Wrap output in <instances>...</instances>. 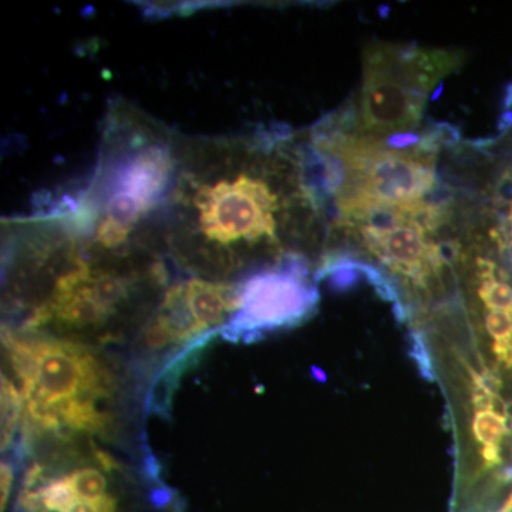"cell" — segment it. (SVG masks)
I'll return each mask as SVG.
<instances>
[{"label":"cell","mask_w":512,"mask_h":512,"mask_svg":"<svg viewBox=\"0 0 512 512\" xmlns=\"http://www.w3.org/2000/svg\"><path fill=\"white\" fill-rule=\"evenodd\" d=\"M184 138L130 101H111L96 168L72 211L100 247H164L165 212Z\"/></svg>","instance_id":"cell-2"},{"label":"cell","mask_w":512,"mask_h":512,"mask_svg":"<svg viewBox=\"0 0 512 512\" xmlns=\"http://www.w3.org/2000/svg\"><path fill=\"white\" fill-rule=\"evenodd\" d=\"M306 275L305 255L291 254L276 268L249 276L241 285L242 306L232 318V328L258 335L262 330L298 325L311 316L319 295Z\"/></svg>","instance_id":"cell-4"},{"label":"cell","mask_w":512,"mask_h":512,"mask_svg":"<svg viewBox=\"0 0 512 512\" xmlns=\"http://www.w3.org/2000/svg\"><path fill=\"white\" fill-rule=\"evenodd\" d=\"M201 332L188 302L185 282H181L165 291L163 301L144 332V342L148 348L160 349Z\"/></svg>","instance_id":"cell-6"},{"label":"cell","mask_w":512,"mask_h":512,"mask_svg":"<svg viewBox=\"0 0 512 512\" xmlns=\"http://www.w3.org/2000/svg\"><path fill=\"white\" fill-rule=\"evenodd\" d=\"M463 63L451 50L370 42L363 50L359 100V134L409 133L423 116L430 90Z\"/></svg>","instance_id":"cell-3"},{"label":"cell","mask_w":512,"mask_h":512,"mask_svg":"<svg viewBox=\"0 0 512 512\" xmlns=\"http://www.w3.org/2000/svg\"><path fill=\"white\" fill-rule=\"evenodd\" d=\"M74 495L82 500H97L106 495L107 480L96 468H82L66 477Z\"/></svg>","instance_id":"cell-8"},{"label":"cell","mask_w":512,"mask_h":512,"mask_svg":"<svg viewBox=\"0 0 512 512\" xmlns=\"http://www.w3.org/2000/svg\"><path fill=\"white\" fill-rule=\"evenodd\" d=\"M501 478H503L504 483H512V466L505 468L501 473Z\"/></svg>","instance_id":"cell-11"},{"label":"cell","mask_w":512,"mask_h":512,"mask_svg":"<svg viewBox=\"0 0 512 512\" xmlns=\"http://www.w3.org/2000/svg\"><path fill=\"white\" fill-rule=\"evenodd\" d=\"M319 212L302 183L292 131L185 136L163 225L164 248L204 278L222 279L261 255L282 261Z\"/></svg>","instance_id":"cell-1"},{"label":"cell","mask_w":512,"mask_h":512,"mask_svg":"<svg viewBox=\"0 0 512 512\" xmlns=\"http://www.w3.org/2000/svg\"><path fill=\"white\" fill-rule=\"evenodd\" d=\"M35 346L36 379L30 396L33 399L56 404L109 393V376L83 346L57 340H40Z\"/></svg>","instance_id":"cell-5"},{"label":"cell","mask_w":512,"mask_h":512,"mask_svg":"<svg viewBox=\"0 0 512 512\" xmlns=\"http://www.w3.org/2000/svg\"><path fill=\"white\" fill-rule=\"evenodd\" d=\"M508 421L503 413L497 410L483 409L474 413V439L483 447H501V441L507 436Z\"/></svg>","instance_id":"cell-7"},{"label":"cell","mask_w":512,"mask_h":512,"mask_svg":"<svg viewBox=\"0 0 512 512\" xmlns=\"http://www.w3.org/2000/svg\"><path fill=\"white\" fill-rule=\"evenodd\" d=\"M0 473H2V476H0L2 477V511H5V505L8 503L10 490H12L13 473L8 464L5 463L2 464Z\"/></svg>","instance_id":"cell-10"},{"label":"cell","mask_w":512,"mask_h":512,"mask_svg":"<svg viewBox=\"0 0 512 512\" xmlns=\"http://www.w3.org/2000/svg\"><path fill=\"white\" fill-rule=\"evenodd\" d=\"M413 349L416 352L414 357L417 359V365H419L421 373L426 379L433 380V369H431L429 356L426 353V345L421 340L419 333L413 335Z\"/></svg>","instance_id":"cell-9"}]
</instances>
